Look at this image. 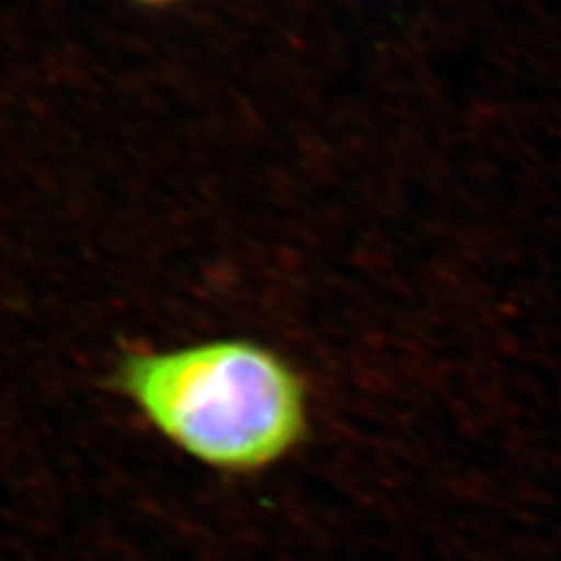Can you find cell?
Masks as SVG:
<instances>
[{"label":"cell","instance_id":"1","mask_svg":"<svg viewBox=\"0 0 561 561\" xmlns=\"http://www.w3.org/2000/svg\"><path fill=\"white\" fill-rule=\"evenodd\" d=\"M113 382L161 437L229 474L261 472L300 447L310 396L300 373L252 340L131 352Z\"/></svg>","mask_w":561,"mask_h":561}]
</instances>
